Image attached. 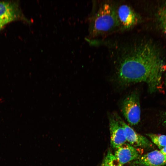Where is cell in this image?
I'll return each mask as SVG.
<instances>
[{
	"label": "cell",
	"instance_id": "cell-1",
	"mask_svg": "<svg viewBox=\"0 0 166 166\" xmlns=\"http://www.w3.org/2000/svg\"><path fill=\"white\" fill-rule=\"evenodd\" d=\"M101 44L108 48L120 84L144 82L151 93L162 90L166 65L152 42L137 34L114 39H102L99 42Z\"/></svg>",
	"mask_w": 166,
	"mask_h": 166
},
{
	"label": "cell",
	"instance_id": "cell-2",
	"mask_svg": "<svg viewBox=\"0 0 166 166\" xmlns=\"http://www.w3.org/2000/svg\"><path fill=\"white\" fill-rule=\"evenodd\" d=\"M89 21V37L86 39L120 32L116 2L104 0L94 2Z\"/></svg>",
	"mask_w": 166,
	"mask_h": 166
},
{
	"label": "cell",
	"instance_id": "cell-3",
	"mask_svg": "<svg viewBox=\"0 0 166 166\" xmlns=\"http://www.w3.org/2000/svg\"><path fill=\"white\" fill-rule=\"evenodd\" d=\"M115 2L120 32L132 30L142 22L141 15L130 4L123 1Z\"/></svg>",
	"mask_w": 166,
	"mask_h": 166
},
{
	"label": "cell",
	"instance_id": "cell-4",
	"mask_svg": "<svg viewBox=\"0 0 166 166\" xmlns=\"http://www.w3.org/2000/svg\"><path fill=\"white\" fill-rule=\"evenodd\" d=\"M122 113L128 123L132 125L138 124L140 119L141 110L138 93L134 92L127 96L121 105Z\"/></svg>",
	"mask_w": 166,
	"mask_h": 166
},
{
	"label": "cell",
	"instance_id": "cell-5",
	"mask_svg": "<svg viewBox=\"0 0 166 166\" xmlns=\"http://www.w3.org/2000/svg\"><path fill=\"white\" fill-rule=\"evenodd\" d=\"M120 117L116 113L109 116L111 144L113 148L116 149L127 141L125 130L120 122Z\"/></svg>",
	"mask_w": 166,
	"mask_h": 166
},
{
	"label": "cell",
	"instance_id": "cell-6",
	"mask_svg": "<svg viewBox=\"0 0 166 166\" xmlns=\"http://www.w3.org/2000/svg\"><path fill=\"white\" fill-rule=\"evenodd\" d=\"M120 122L123 127L127 141L134 147L148 148H152L153 144L146 137L138 134L127 124L120 117Z\"/></svg>",
	"mask_w": 166,
	"mask_h": 166
},
{
	"label": "cell",
	"instance_id": "cell-7",
	"mask_svg": "<svg viewBox=\"0 0 166 166\" xmlns=\"http://www.w3.org/2000/svg\"><path fill=\"white\" fill-rule=\"evenodd\" d=\"M116 149L114 155L122 165L136 160L141 156L138 150L128 143H125Z\"/></svg>",
	"mask_w": 166,
	"mask_h": 166
},
{
	"label": "cell",
	"instance_id": "cell-8",
	"mask_svg": "<svg viewBox=\"0 0 166 166\" xmlns=\"http://www.w3.org/2000/svg\"><path fill=\"white\" fill-rule=\"evenodd\" d=\"M134 162L143 166H163L166 164V155L155 150L141 156Z\"/></svg>",
	"mask_w": 166,
	"mask_h": 166
},
{
	"label": "cell",
	"instance_id": "cell-9",
	"mask_svg": "<svg viewBox=\"0 0 166 166\" xmlns=\"http://www.w3.org/2000/svg\"><path fill=\"white\" fill-rule=\"evenodd\" d=\"M16 17V10L10 2H0V19L9 22L14 20Z\"/></svg>",
	"mask_w": 166,
	"mask_h": 166
},
{
	"label": "cell",
	"instance_id": "cell-10",
	"mask_svg": "<svg viewBox=\"0 0 166 166\" xmlns=\"http://www.w3.org/2000/svg\"><path fill=\"white\" fill-rule=\"evenodd\" d=\"M147 135L152 142L160 150L166 146V135L152 133Z\"/></svg>",
	"mask_w": 166,
	"mask_h": 166
},
{
	"label": "cell",
	"instance_id": "cell-11",
	"mask_svg": "<svg viewBox=\"0 0 166 166\" xmlns=\"http://www.w3.org/2000/svg\"><path fill=\"white\" fill-rule=\"evenodd\" d=\"M157 17L160 27L166 36V8H163L159 10Z\"/></svg>",
	"mask_w": 166,
	"mask_h": 166
},
{
	"label": "cell",
	"instance_id": "cell-12",
	"mask_svg": "<svg viewBox=\"0 0 166 166\" xmlns=\"http://www.w3.org/2000/svg\"><path fill=\"white\" fill-rule=\"evenodd\" d=\"M106 156L108 158L110 166H122V165L110 150H109L108 151Z\"/></svg>",
	"mask_w": 166,
	"mask_h": 166
},
{
	"label": "cell",
	"instance_id": "cell-13",
	"mask_svg": "<svg viewBox=\"0 0 166 166\" xmlns=\"http://www.w3.org/2000/svg\"><path fill=\"white\" fill-rule=\"evenodd\" d=\"M100 166H110L106 156L104 158Z\"/></svg>",
	"mask_w": 166,
	"mask_h": 166
},
{
	"label": "cell",
	"instance_id": "cell-14",
	"mask_svg": "<svg viewBox=\"0 0 166 166\" xmlns=\"http://www.w3.org/2000/svg\"><path fill=\"white\" fill-rule=\"evenodd\" d=\"M9 22L8 21L0 19V30L6 24Z\"/></svg>",
	"mask_w": 166,
	"mask_h": 166
},
{
	"label": "cell",
	"instance_id": "cell-15",
	"mask_svg": "<svg viewBox=\"0 0 166 166\" xmlns=\"http://www.w3.org/2000/svg\"><path fill=\"white\" fill-rule=\"evenodd\" d=\"M160 151L164 154L166 155V146L161 149Z\"/></svg>",
	"mask_w": 166,
	"mask_h": 166
}]
</instances>
